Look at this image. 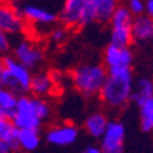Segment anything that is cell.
<instances>
[{"label":"cell","instance_id":"obj_17","mask_svg":"<svg viewBox=\"0 0 153 153\" xmlns=\"http://www.w3.org/2000/svg\"><path fill=\"white\" fill-rule=\"evenodd\" d=\"M17 127L14 125L11 119L0 117V140L6 141L12 152H19L20 147L17 143Z\"/></svg>","mask_w":153,"mask_h":153},{"label":"cell","instance_id":"obj_13","mask_svg":"<svg viewBox=\"0 0 153 153\" xmlns=\"http://www.w3.org/2000/svg\"><path fill=\"white\" fill-rule=\"evenodd\" d=\"M56 90V86L50 76L49 71H39L32 76L30 93L37 97H47L50 96Z\"/></svg>","mask_w":153,"mask_h":153},{"label":"cell","instance_id":"obj_2","mask_svg":"<svg viewBox=\"0 0 153 153\" xmlns=\"http://www.w3.org/2000/svg\"><path fill=\"white\" fill-rule=\"evenodd\" d=\"M132 88V80H120L108 75L98 96L108 108L120 109L130 100Z\"/></svg>","mask_w":153,"mask_h":153},{"label":"cell","instance_id":"obj_6","mask_svg":"<svg viewBox=\"0 0 153 153\" xmlns=\"http://www.w3.org/2000/svg\"><path fill=\"white\" fill-rule=\"evenodd\" d=\"M100 149L104 153H121L124 151L125 127L119 121H109L100 138Z\"/></svg>","mask_w":153,"mask_h":153},{"label":"cell","instance_id":"obj_11","mask_svg":"<svg viewBox=\"0 0 153 153\" xmlns=\"http://www.w3.org/2000/svg\"><path fill=\"white\" fill-rule=\"evenodd\" d=\"M132 53L129 49V47H118L114 44H109L103 55V61L104 66L113 68V66H120V65H126L131 66L132 62Z\"/></svg>","mask_w":153,"mask_h":153},{"label":"cell","instance_id":"obj_30","mask_svg":"<svg viewBox=\"0 0 153 153\" xmlns=\"http://www.w3.org/2000/svg\"><path fill=\"white\" fill-rule=\"evenodd\" d=\"M10 152H12L10 145L6 141L0 140V153H10Z\"/></svg>","mask_w":153,"mask_h":153},{"label":"cell","instance_id":"obj_26","mask_svg":"<svg viewBox=\"0 0 153 153\" xmlns=\"http://www.w3.org/2000/svg\"><path fill=\"white\" fill-rule=\"evenodd\" d=\"M127 7L134 16H138L145 14V1L143 0H129Z\"/></svg>","mask_w":153,"mask_h":153},{"label":"cell","instance_id":"obj_14","mask_svg":"<svg viewBox=\"0 0 153 153\" xmlns=\"http://www.w3.org/2000/svg\"><path fill=\"white\" fill-rule=\"evenodd\" d=\"M108 123H109L108 118L103 113L96 111V113L90 114V115L86 118V120L83 123V129L91 137L99 140L102 136H103Z\"/></svg>","mask_w":153,"mask_h":153},{"label":"cell","instance_id":"obj_29","mask_svg":"<svg viewBox=\"0 0 153 153\" xmlns=\"http://www.w3.org/2000/svg\"><path fill=\"white\" fill-rule=\"evenodd\" d=\"M85 153H100L102 149H100V146H97V145H88L85 149H83Z\"/></svg>","mask_w":153,"mask_h":153},{"label":"cell","instance_id":"obj_31","mask_svg":"<svg viewBox=\"0 0 153 153\" xmlns=\"http://www.w3.org/2000/svg\"><path fill=\"white\" fill-rule=\"evenodd\" d=\"M3 70H4V65H3L1 56H0V81H1V74H3ZM0 86H1V85H0Z\"/></svg>","mask_w":153,"mask_h":153},{"label":"cell","instance_id":"obj_15","mask_svg":"<svg viewBox=\"0 0 153 153\" xmlns=\"http://www.w3.org/2000/svg\"><path fill=\"white\" fill-rule=\"evenodd\" d=\"M42 136L39 130L32 129H19L17 130V143L20 151L33 152L41 146Z\"/></svg>","mask_w":153,"mask_h":153},{"label":"cell","instance_id":"obj_16","mask_svg":"<svg viewBox=\"0 0 153 153\" xmlns=\"http://www.w3.org/2000/svg\"><path fill=\"white\" fill-rule=\"evenodd\" d=\"M96 12V22L108 23L120 0H88Z\"/></svg>","mask_w":153,"mask_h":153},{"label":"cell","instance_id":"obj_21","mask_svg":"<svg viewBox=\"0 0 153 153\" xmlns=\"http://www.w3.org/2000/svg\"><path fill=\"white\" fill-rule=\"evenodd\" d=\"M140 108V120L143 131L153 130V97L148 98L138 107Z\"/></svg>","mask_w":153,"mask_h":153},{"label":"cell","instance_id":"obj_9","mask_svg":"<svg viewBox=\"0 0 153 153\" xmlns=\"http://www.w3.org/2000/svg\"><path fill=\"white\" fill-rule=\"evenodd\" d=\"M0 28L7 34H19L26 28V21L19 10L0 4Z\"/></svg>","mask_w":153,"mask_h":153},{"label":"cell","instance_id":"obj_12","mask_svg":"<svg viewBox=\"0 0 153 153\" xmlns=\"http://www.w3.org/2000/svg\"><path fill=\"white\" fill-rule=\"evenodd\" d=\"M132 39L136 43H146L153 39V17L148 15H138L131 22Z\"/></svg>","mask_w":153,"mask_h":153},{"label":"cell","instance_id":"obj_25","mask_svg":"<svg viewBox=\"0 0 153 153\" xmlns=\"http://www.w3.org/2000/svg\"><path fill=\"white\" fill-rule=\"evenodd\" d=\"M108 75L111 77H117L120 80H132V71L130 66L120 65V66H113L108 68Z\"/></svg>","mask_w":153,"mask_h":153},{"label":"cell","instance_id":"obj_24","mask_svg":"<svg viewBox=\"0 0 153 153\" xmlns=\"http://www.w3.org/2000/svg\"><path fill=\"white\" fill-rule=\"evenodd\" d=\"M68 37H69V28L65 27L61 23L59 25V26H55L52 31H50V33H49L50 42L56 44V45L62 44L64 42L68 39Z\"/></svg>","mask_w":153,"mask_h":153},{"label":"cell","instance_id":"obj_18","mask_svg":"<svg viewBox=\"0 0 153 153\" xmlns=\"http://www.w3.org/2000/svg\"><path fill=\"white\" fill-rule=\"evenodd\" d=\"M17 97V93L0 86V117H5L9 119L14 117Z\"/></svg>","mask_w":153,"mask_h":153},{"label":"cell","instance_id":"obj_28","mask_svg":"<svg viewBox=\"0 0 153 153\" xmlns=\"http://www.w3.org/2000/svg\"><path fill=\"white\" fill-rule=\"evenodd\" d=\"M145 12H146V15L153 17V0H146V3H145Z\"/></svg>","mask_w":153,"mask_h":153},{"label":"cell","instance_id":"obj_8","mask_svg":"<svg viewBox=\"0 0 153 153\" xmlns=\"http://www.w3.org/2000/svg\"><path fill=\"white\" fill-rule=\"evenodd\" d=\"M19 11L25 19V21L30 23H34L37 26L50 27L59 21V16L56 12L38 5H33V4L23 5Z\"/></svg>","mask_w":153,"mask_h":153},{"label":"cell","instance_id":"obj_4","mask_svg":"<svg viewBox=\"0 0 153 153\" xmlns=\"http://www.w3.org/2000/svg\"><path fill=\"white\" fill-rule=\"evenodd\" d=\"M12 55L30 70L39 68L45 60L44 50L30 39L20 41L12 49Z\"/></svg>","mask_w":153,"mask_h":153},{"label":"cell","instance_id":"obj_19","mask_svg":"<svg viewBox=\"0 0 153 153\" xmlns=\"http://www.w3.org/2000/svg\"><path fill=\"white\" fill-rule=\"evenodd\" d=\"M153 97V81L148 79H140L136 83V88H132L130 100L140 107L145 100Z\"/></svg>","mask_w":153,"mask_h":153},{"label":"cell","instance_id":"obj_10","mask_svg":"<svg viewBox=\"0 0 153 153\" xmlns=\"http://www.w3.org/2000/svg\"><path fill=\"white\" fill-rule=\"evenodd\" d=\"M88 0H64L61 10L59 11V22L69 30L79 28L81 14Z\"/></svg>","mask_w":153,"mask_h":153},{"label":"cell","instance_id":"obj_23","mask_svg":"<svg viewBox=\"0 0 153 153\" xmlns=\"http://www.w3.org/2000/svg\"><path fill=\"white\" fill-rule=\"evenodd\" d=\"M32 100H33V107L37 117L39 118L43 123L47 121L50 115H52V108H50L49 103L43 98V97H37L32 94Z\"/></svg>","mask_w":153,"mask_h":153},{"label":"cell","instance_id":"obj_22","mask_svg":"<svg viewBox=\"0 0 153 153\" xmlns=\"http://www.w3.org/2000/svg\"><path fill=\"white\" fill-rule=\"evenodd\" d=\"M134 20V15L129 10L127 6L119 5L115 10H114L113 15L110 17V26H131V22Z\"/></svg>","mask_w":153,"mask_h":153},{"label":"cell","instance_id":"obj_3","mask_svg":"<svg viewBox=\"0 0 153 153\" xmlns=\"http://www.w3.org/2000/svg\"><path fill=\"white\" fill-rule=\"evenodd\" d=\"M11 120L17 129L41 130L43 121L37 117V114L34 111L32 94L31 96L26 93L19 94L16 108H15V114L11 118Z\"/></svg>","mask_w":153,"mask_h":153},{"label":"cell","instance_id":"obj_5","mask_svg":"<svg viewBox=\"0 0 153 153\" xmlns=\"http://www.w3.org/2000/svg\"><path fill=\"white\" fill-rule=\"evenodd\" d=\"M80 131L75 125L66 123V124H58L50 126L45 132V141L56 147H66L74 145L79 138Z\"/></svg>","mask_w":153,"mask_h":153},{"label":"cell","instance_id":"obj_7","mask_svg":"<svg viewBox=\"0 0 153 153\" xmlns=\"http://www.w3.org/2000/svg\"><path fill=\"white\" fill-rule=\"evenodd\" d=\"M4 69L16 80L21 93H30L31 81H32V70L26 68L21 64L14 55H10L9 53L1 56Z\"/></svg>","mask_w":153,"mask_h":153},{"label":"cell","instance_id":"obj_1","mask_svg":"<svg viewBox=\"0 0 153 153\" xmlns=\"http://www.w3.org/2000/svg\"><path fill=\"white\" fill-rule=\"evenodd\" d=\"M108 76V70L100 64H81L76 66L71 74L70 79L76 88L85 97L98 96L102 86Z\"/></svg>","mask_w":153,"mask_h":153},{"label":"cell","instance_id":"obj_27","mask_svg":"<svg viewBox=\"0 0 153 153\" xmlns=\"http://www.w3.org/2000/svg\"><path fill=\"white\" fill-rule=\"evenodd\" d=\"M11 49V43L9 39V34L0 28V56L7 54Z\"/></svg>","mask_w":153,"mask_h":153},{"label":"cell","instance_id":"obj_20","mask_svg":"<svg viewBox=\"0 0 153 153\" xmlns=\"http://www.w3.org/2000/svg\"><path fill=\"white\" fill-rule=\"evenodd\" d=\"M134 42L131 26H114L110 31V44L118 47H130Z\"/></svg>","mask_w":153,"mask_h":153}]
</instances>
